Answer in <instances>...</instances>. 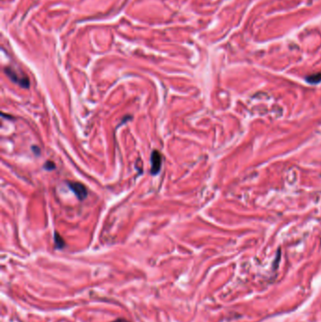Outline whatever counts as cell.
<instances>
[{
  "instance_id": "1",
  "label": "cell",
  "mask_w": 321,
  "mask_h": 322,
  "mask_svg": "<svg viewBox=\"0 0 321 322\" xmlns=\"http://www.w3.org/2000/svg\"><path fill=\"white\" fill-rule=\"evenodd\" d=\"M4 71H5V74L10 77V79L12 82L18 84L19 86L23 87V88H25V89H28L29 87V80L27 76L20 75L14 70V69H12L11 67H6L4 69Z\"/></svg>"
},
{
  "instance_id": "2",
  "label": "cell",
  "mask_w": 321,
  "mask_h": 322,
  "mask_svg": "<svg viewBox=\"0 0 321 322\" xmlns=\"http://www.w3.org/2000/svg\"><path fill=\"white\" fill-rule=\"evenodd\" d=\"M68 187L71 188V190L75 194V196L77 197V199L82 201V200L86 199V197L88 196V189L87 188L81 184L79 182H68L67 183Z\"/></svg>"
},
{
  "instance_id": "3",
  "label": "cell",
  "mask_w": 321,
  "mask_h": 322,
  "mask_svg": "<svg viewBox=\"0 0 321 322\" xmlns=\"http://www.w3.org/2000/svg\"><path fill=\"white\" fill-rule=\"evenodd\" d=\"M151 173L153 175L157 174V173L160 171L161 169V165H162V155L160 154V152L154 150L153 151L152 154H151Z\"/></svg>"
},
{
  "instance_id": "4",
  "label": "cell",
  "mask_w": 321,
  "mask_h": 322,
  "mask_svg": "<svg viewBox=\"0 0 321 322\" xmlns=\"http://www.w3.org/2000/svg\"><path fill=\"white\" fill-rule=\"evenodd\" d=\"M54 241H55V246L57 249H63L65 247V241L62 238V237L58 234L57 232L54 234Z\"/></svg>"
},
{
  "instance_id": "5",
  "label": "cell",
  "mask_w": 321,
  "mask_h": 322,
  "mask_svg": "<svg viewBox=\"0 0 321 322\" xmlns=\"http://www.w3.org/2000/svg\"><path fill=\"white\" fill-rule=\"evenodd\" d=\"M306 81L310 84H317L321 82V73L311 75L306 77Z\"/></svg>"
},
{
  "instance_id": "6",
  "label": "cell",
  "mask_w": 321,
  "mask_h": 322,
  "mask_svg": "<svg viewBox=\"0 0 321 322\" xmlns=\"http://www.w3.org/2000/svg\"><path fill=\"white\" fill-rule=\"evenodd\" d=\"M55 168H56L55 164L52 161H47L45 163V169L47 170V171H52V170H54Z\"/></svg>"
},
{
  "instance_id": "7",
  "label": "cell",
  "mask_w": 321,
  "mask_h": 322,
  "mask_svg": "<svg viewBox=\"0 0 321 322\" xmlns=\"http://www.w3.org/2000/svg\"><path fill=\"white\" fill-rule=\"evenodd\" d=\"M111 322H130V321H128L124 318H118V319H116L114 321H111Z\"/></svg>"
}]
</instances>
